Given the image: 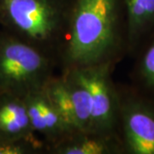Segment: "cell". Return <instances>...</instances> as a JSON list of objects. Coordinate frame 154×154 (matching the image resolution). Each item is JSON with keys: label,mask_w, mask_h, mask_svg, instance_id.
<instances>
[{"label": "cell", "mask_w": 154, "mask_h": 154, "mask_svg": "<svg viewBox=\"0 0 154 154\" xmlns=\"http://www.w3.org/2000/svg\"><path fill=\"white\" fill-rule=\"evenodd\" d=\"M128 56L123 0H74L61 72L99 64L116 66Z\"/></svg>", "instance_id": "1"}, {"label": "cell", "mask_w": 154, "mask_h": 154, "mask_svg": "<svg viewBox=\"0 0 154 154\" xmlns=\"http://www.w3.org/2000/svg\"><path fill=\"white\" fill-rule=\"evenodd\" d=\"M74 0H0V26L60 63Z\"/></svg>", "instance_id": "2"}, {"label": "cell", "mask_w": 154, "mask_h": 154, "mask_svg": "<svg viewBox=\"0 0 154 154\" xmlns=\"http://www.w3.org/2000/svg\"><path fill=\"white\" fill-rule=\"evenodd\" d=\"M58 63L23 39L0 30V94L25 98L44 89Z\"/></svg>", "instance_id": "3"}, {"label": "cell", "mask_w": 154, "mask_h": 154, "mask_svg": "<svg viewBox=\"0 0 154 154\" xmlns=\"http://www.w3.org/2000/svg\"><path fill=\"white\" fill-rule=\"evenodd\" d=\"M116 87L124 154H154V100L131 85L116 83Z\"/></svg>", "instance_id": "4"}, {"label": "cell", "mask_w": 154, "mask_h": 154, "mask_svg": "<svg viewBox=\"0 0 154 154\" xmlns=\"http://www.w3.org/2000/svg\"><path fill=\"white\" fill-rule=\"evenodd\" d=\"M113 64L75 69L88 87L92 102V132L119 135V99Z\"/></svg>", "instance_id": "5"}, {"label": "cell", "mask_w": 154, "mask_h": 154, "mask_svg": "<svg viewBox=\"0 0 154 154\" xmlns=\"http://www.w3.org/2000/svg\"><path fill=\"white\" fill-rule=\"evenodd\" d=\"M56 109L75 129L91 131L92 102L88 87L76 70L54 75L44 88Z\"/></svg>", "instance_id": "6"}, {"label": "cell", "mask_w": 154, "mask_h": 154, "mask_svg": "<svg viewBox=\"0 0 154 154\" xmlns=\"http://www.w3.org/2000/svg\"><path fill=\"white\" fill-rule=\"evenodd\" d=\"M23 99L33 131L45 142L47 153L51 147L78 131L56 109L44 89L33 92Z\"/></svg>", "instance_id": "7"}, {"label": "cell", "mask_w": 154, "mask_h": 154, "mask_svg": "<svg viewBox=\"0 0 154 154\" xmlns=\"http://www.w3.org/2000/svg\"><path fill=\"white\" fill-rule=\"evenodd\" d=\"M48 154H124L119 135L75 131L51 147Z\"/></svg>", "instance_id": "8"}, {"label": "cell", "mask_w": 154, "mask_h": 154, "mask_svg": "<svg viewBox=\"0 0 154 154\" xmlns=\"http://www.w3.org/2000/svg\"><path fill=\"white\" fill-rule=\"evenodd\" d=\"M41 139L33 131L24 99L0 94V140Z\"/></svg>", "instance_id": "9"}, {"label": "cell", "mask_w": 154, "mask_h": 154, "mask_svg": "<svg viewBox=\"0 0 154 154\" xmlns=\"http://www.w3.org/2000/svg\"><path fill=\"white\" fill-rule=\"evenodd\" d=\"M128 24V56L134 57L154 34V0H123Z\"/></svg>", "instance_id": "10"}, {"label": "cell", "mask_w": 154, "mask_h": 154, "mask_svg": "<svg viewBox=\"0 0 154 154\" xmlns=\"http://www.w3.org/2000/svg\"><path fill=\"white\" fill-rule=\"evenodd\" d=\"M134 58L130 85L144 96L154 100V34Z\"/></svg>", "instance_id": "11"}, {"label": "cell", "mask_w": 154, "mask_h": 154, "mask_svg": "<svg viewBox=\"0 0 154 154\" xmlns=\"http://www.w3.org/2000/svg\"><path fill=\"white\" fill-rule=\"evenodd\" d=\"M42 153H47V146L42 139L0 140V154Z\"/></svg>", "instance_id": "12"}]
</instances>
